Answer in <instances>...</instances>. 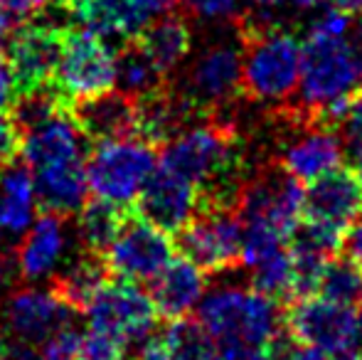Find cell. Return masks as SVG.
<instances>
[{
	"label": "cell",
	"instance_id": "34",
	"mask_svg": "<svg viewBox=\"0 0 362 360\" xmlns=\"http://www.w3.org/2000/svg\"><path fill=\"white\" fill-rule=\"evenodd\" d=\"M335 131H338L340 139H343L345 153L358 158L362 153V89H358L348 99L343 116H340L338 124H335Z\"/></svg>",
	"mask_w": 362,
	"mask_h": 360
},
{
	"label": "cell",
	"instance_id": "26",
	"mask_svg": "<svg viewBox=\"0 0 362 360\" xmlns=\"http://www.w3.org/2000/svg\"><path fill=\"white\" fill-rule=\"evenodd\" d=\"M109 277L111 274L104 262V255L81 250L79 257L69 260L62 267V272L52 277V291L64 303H69L74 311H84L91 298L99 294V289L109 281Z\"/></svg>",
	"mask_w": 362,
	"mask_h": 360
},
{
	"label": "cell",
	"instance_id": "11",
	"mask_svg": "<svg viewBox=\"0 0 362 360\" xmlns=\"http://www.w3.org/2000/svg\"><path fill=\"white\" fill-rule=\"evenodd\" d=\"M175 255L170 232L160 230L131 207L116 240L104 252L109 274L124 281H153Z\"/></svg>",
	"mask_w": 362,
	"mask_h": 360
},
{
	"label": "cell",
	"instance_id": "16",
	"mask_svg": "<svg viewBox=\"0 0 362 360\" xmlns=\"http://www.w3.org/2000/svg\"><path fill=\"white\" fill-rule=\"evenodd\" d=\"M67 111L89 144L136 136V99L121 89L76 99Z\"/></svg>",
	"mask_w": 362,
	"mask_h": 360
},
{
	"label": "cell",
	"instance_id": "1",
	"mask_svg": "<svg viewBox=\"0 0 362 360\" xmlns=\"http://www.w3.org/2000/svg\"><path fill=\"white\" fill-rule=\"evenodd\" d=\"M244 45L242 94L257 104L284 106L298 89L303 45L269 18L267 8L244 10L234 23Z\"/></svg>",
	"mask_w": 362,
	"mask_h": 360
},
{
	"label": "cell",
	"instance_id": "51",
	"mask_svg": "<svg viewBox=\"0 0 362 360\" xmlns=\"http://www.w3.org/2000/svg\"><path fill=\"white\" fill-rule=\"evenodd\" d=\"M320 3H325V0H293V5H298L300 10H310V8H315V5H320Z\"/></svg>",
	"mask_w": 362,
	"mask_h": 360
},
{
	"label": "cell",
	"instance_id": "29",
	"mask_svg": "<svg viewBox=\"0 0 362 360\" xmlns=\"http://www.w3.org/2000/svg\"><path fill=\"white\" fill-rule=\"evenodd\" d=\"M249 281H252V286L257 291L272 296L274 301H293V260H291L288 247L272 252V255L249 265Z\"/></svg>",
	"mask_w": 362,
	"mask_h": 360
},
{
	"label": "cell",
	"instance_id": "45",
	"mask_svg": "<svg viewBox=\"0 0 362 360\" xmlns=\"http://www.w3.org/2000/svg\"><path fill=\"white\" fill-rule=\"evenodd\" d=\"M279 360H330V356L325 351H320V348L303 346V343L293 346V343H291L286 351L279 356Z\"/></svg>",
	"mask_w": 362,
	"mask_h": 360
},
{
	"label": "cell",
	"instance_id": "55",
	"mask_svg": "<svg viewBox=\"0 0 362 360\" xmlns=\"http://www.w3.org/2000/svg\"><path fill=\"white\" fill-rule=\"evenodd\" d=\"M355 173H358L360 180H362V153L358 156V158H355Z\"/></svg>",
	"mask_w": 362,
	"mask_h": 360
},
{
	"label": "cell",
	"instance_id": "10",
	"mask_svg": "<svg viewBox=\"0 0 362 360\" xmlns=\"http://www.w3.org/2000/svg\"><path fill=\"white\" fill-rule=\"evenodd\" d=\"M237 207L244 222L274 227L291 240L305 212V190L281 163H269L247 178Z\"/></svg>",
	"mask_w": 362,
	"mask_h": 360
},
{
	"label": "cell",
	"instance_id": "12",
	"mask_svg": "<svg viewBox=\"0 0 362 360\" xmlns=\"http://www.w3.org/2000/svg\"><path fill=\"white\" fill-rule=\"evenodd\" d=\"M284 328L296 343L320 348L328 356L358 346V311L318 294L288 301Z\"/></svg>",
	"mask_w": 362,
	"mask_h": 360
},
{
	"label": "cell",
	"instance_id": "32",
	"mask_svg": "<svg viewBox=\"0 0 362 360\" xmlns=\"http://www.w3.org/2000/svg\"><path fill=\"white\" fill-rule=\"evenodd\" d=\"M62 109H67V101L62 99V94H59L54 84H47V87L18 94L15 104L10 106V116H13L15 124H18L20 131L25 134L28 129L47 121L49 116H54Z\"/></svg>",
	"mask_w": 362,
	"mask_h": 360
},
{
	"label": "cell",
	"instance_id": "25",
	"mask_svg": "<svg viewBox=\"0 0 362 360\" xmlns=\"http://www.w3.org/2000/svg\"><path fill=\"white\" fill-rule=\"evenodd\" d=\"M136 42L141 50L163 69L170 74L187 59L192 50V30L182 15L168 13L156 20H148L139 33Z\"/></svg>",
	"mask_w": 362,
	"mask_h": 360
},
{
	"label": "cell",
	"instance_id": "13",
	"mask_svg": "<svg viewBox=\"0 0 362 360\" xmlns=\"http://www.w3.org/2000/svg\"><path fill=\"white\" fill-rule=\"evenodd\" d=\"M62 40L64 28L49 23H25L10 35L5 57L13 67L18 94L54 82L62 57Z\"/></svg>",
	"mask_w": 362,
	"mask_h": 360
},
{
	"label": "cell",
	"instance_id": "22",
	"mask_svg": "<svg viewBox=\"0 0 362 360\" xmlns=\"http://www.w3.org/2000/svg\"><path fill=\"white\" fill-rule=\"evenodd\" d=\"M67 13L84 30L106 40L114 50L134 42L146 25L134 0H74Z\"/></svg>",
	"mask_w": 362,
	"mask_h": 360
},
{
	"label": "cell",
	"instance_id": "18",
	"mask_svg": "<svg viewBox=\"0 0 362 360\" xmlns=\"http://www.w3.org/2000/svg\"><path fill=\"white\" fill-rule=\"evenodd\" d=\"M308 217L328 220L348 230L362 215V180L355 170H328L320 178L310 180L305 187V212Z\"/></svg>",
	"mask_w": 362,
	"mask_h": 360
},
{
	"label": "cell",
	"instance_id": "49",
	"mask_svg": "<svg viewBox=\"0 0 362 360\" xmlns=\"http://www.w3.org/2000/svg\"><path fill=\"white\" fill-rule=\"evenodd\" d=\"M330 360H362V353L360 351H353V348H350V351L335 353V356L330 358Z\"/></svg>",
	"mask_w": 362,
	"mask_h": 360
},
{
	"label": "cell",
	"instance_id": "35",
	"mask_svg": "<svg viewBox=\"0 0 362 360\" xmlns=\"http://www.w3.org/2000/svg\"><path fill=\"white\" fill-rule=\"evenodd\" d=\"M81 346H84V336L74 323L62 326L57 333L47 338L40 346L45 360H79L81 358Z\"/></svg>",
	"mask_w": 362,
	"mask_h": 360
},
{
	"label": "cell",
	"instance_id": "28",
	"mask_svg": "<svg viewBox=\"0 0 362 360\" xmlns=\"http://www.w3.org/2000/svg\"><path fill=\"white\" fill-rule=\"evenodd\" d=\"M116 84L124 94L146 96L151 91H158L168 84V74L153 62L151 57L141 50V45L129 42L121 50H116Z\"/></svg>",
	"mask_w": 362,
	"mask_h": 360
},
{
	"label": "cell",
	"instance_id": "2",
	"mask_svg": "<svg viewBox=\"0 0 362 360\" xmlns=\"http://www.w3.org/2000/svg\"><path fill=\"white\" fill-rule=\"evenodd\" d=\"M197 321L217 343L274 346L284 331V313L272 296L257 289L224 284L202 296Z\"/></svg>",
	"mask_w": 362,
	"mask_h": 360
},
{
	"label": "cell",
	"instance_id": "53",
	"mask_svg": "<svg viewBox=\"0 0 362 360\" xmlns=\"http://www.w3.org/2000/svg\"><path fill=\"white\" fill-rule=\"evenodd\" d=\"M54 5H57V8H62V10H69V5L74 3V0H52Z\"/></svg>",
	"mask_w": 362,
	"mask_h": 360
},
{
	"label": "cell",
	"instance_id": "30",
	"mask_svg": "<svg viewBox=\"0 0 362 360\" xmlns=\"http://www.w3.org/2000/svg\"><path fill=\"white\" fill-rule=\"evenodd\" d=\"M315 294L335 303H343V306H362V267L353 257L328 260Z\"/></svg>",
	"mask_w": 362,
	"mask_h": 360
},
{
	"label": "cell",
	"instance_id": "31",
	"mask_svg": "<svg viewBox=\"0 0 362 360\" xmlns=\"http://www.w3.org/2000/svg\"><path fill=\"white\" fill-rule=\"evenodd\" d=\"M163 338L170 360H222L217 341L200 326V321H187V318L170 321Z\"/></svg>",
	"mask_w": 362,
	"mask_h": 360
},
{
	"label": "cell",
	"instance_id": "15",
	"mask_svg": "<svg viewBox=\"0 0 362 360\" xmlns=\"http://www.w3.org/2000/svg\"><path fill=\"white\" fill-rule=\"evenodd\" d=\"M134 210L156 227L175 235L200 210V190L190 180L158 163V168L146 180Z\"/></svg>",
	"mask_w": 362,
	"mask_h": 360
},
{
	"label": "cell",
	"instance_id": "8",
	"mask_svg": "<svg viewBox=\"0 0 362 360\" xmlns=\"http://www.w3.org/2000/svg\"><path fill=\"white\" fill-rule=\"evenodd\" d=\"M91 331L106 333L124 346H141L153 336L158 313L151 294L136 286V281H106L89 306L84 308Z\"/></svg>",
	"mask_w": 362,
	"mask_h": 360
},
{
	"label": "cell",
	"instance_id": "41",
	"mask_svg": "<svg viewBox=\"0 0 362 360\" xmlns=\"http://www.w3.org/2000/svg\"><path fill=\"white\" fill-rule=\"evenodd\" d=\"M180 0H134L136 10L141 13V18L146 20H153V18H160V15H168L175 10V5Z\"/></svg>",
	"mask_w": 362,
	"mask_h": 360
},
{
	"label": "cell",
	"instance_id": "4",
	"mask_svg": "<svg viewBox=\"0 0 362 360\" xmlns=\"http://www.w3.org/2000/svg\"><path fill=\"white\" fill-rule=\"evenodd\" d=\"M156 163V146L136 136L94 144L86 161L89 190L114 205L134 207Z\"/></svg>",
	"mask_w": 362,
	"mask_h": 360
},
{
	"label": "cell",
	"instance_id": "48",
	"mask_svg": "<svg viewBox=\"0 0 362 360\" xmlns=\"http://www.w3.org/2000/svg\"><path fill=\"white\" fill-rule=\"evenodd\" d=\"M333 8L343 10V13L350 15H362V0H328Z\"/></svg>",
	"mask_w": 362,
	"mask_h": 360
},
{
	"label": "cell",
	"instance_id": "6",
	"mask_svg": "<svg viewBox=\"0 0 362 360\" xmlns=\"http://www.w3.org/2000/svg\"><path fill=\"white\" fill-rule=\"evenodd\" d=\"M242 69L244 45L237 33V40H217L207 45L187 67L177 91L197 116L217 114L242 94Z\"/></svg>",
	"mask_w": 362,
	"mask_h": 360
},
{
	"label": "cell",
	"instance_id": "54",
	"mask_svg": "<svg viewBox=\"0 0 362 360\" xmlns=\"http://www.w3.org/2000/svg\"><path fill=\"white\" fill-rule=\"evenodd\" d=\"M5 353H8V343H5V338L0 336V360H5Z\"/></svg>",
	"mask_w": 362,
	"mask_h": 360
},
{
	"label": "cell",
	"instance_id": "39",
	"mask_svg": "<svg viewBox=\"0 0 362 360\" xmlns=\"http://www.w3.org/2000/svg\"><path fill=\"white\" fill-rule=\"evenodd\" d=\"M222 360H276L274 346H254V343H217Z\"/></svg>",
	"mask_w": 362,
	"mask_h": 360
},
{
	"label": "cell",
	"instance_id": "36",
	"mask_svg": "<svg viewBox=\"0 0 362 360\" xmlns=\"http://www.w3.org/2000/svg\"><path fill=\"white\" fill-rule=\"evenodd\" d=\"M129 346L116 341L114 336L91 331L84 336V346H81V360H129Z\"/></svg>",
	"mask_w": 362,
	"mask_h": 360
},
{
	"label": "cell",
	"instance_id": "17",
	"mask_svg": "<svg viewBox=\"0 0 362 360\" xmlns=\"http://www.w3.org/2000/svg\"><path fill=\"white\" fill-rule=\"evenodd\" d=\"M86 149H89V139L79 131L69 111L62 109L47 121L25 131L20 156L30 168L40 170L47 166L69 163V161H84Z\"/></svg>",
	"mask_w": 362,
	"mask_h": 360
},
{
	"label": "cell",
	"instance_id": "3",
	"mask_svg": "<svg viewBox=\"0 0 362 360\" xmlns=\"http://www.w3.org/2000/svg\"><path fill=\"white\" fill-rule=\"evenodd\" d=\"M362 89V67L348 45V35H313L303 45L298 106L318 119Z\"/></svg>",
	"mask_w": 362,
	"mask_h": 360
},
{
	"label": "cell",
	"instance_id": "14",
	"mask_svg": "<svg viewBox=\"0 0 362 360\" xmlns=\"http://www.w3.org/2000/svg\"><path fill=\"white\" fill-rule=\"evenodd\" d=\"M74 308L64 303L52 289H18L3 306L5 331L15 341L42 346L62 326L74 323Z\"/></svg>",
	"mask_w": 362,
	"mask_h": 360
},
{
	"label": "cell",
	"instance_id": "44",
	"mask_svg": "<svg viewBox=\"0 0 362 360\" xmlns=\"http://www.w3.org/2000/svg\"><path fill=\"white\" fill-rule=\"evenodd\" d=\"M345 250H348V257H353L362 267V215L345 232Z\"/></svg>",
	"mask_w": 362,
	"mask_h": 360
},
{
	"label": "cell",
	"instance_id": "27",
	"mask_svg": "<svg viewBox=\"0 0 362 360\" xmlns=\"http://www.w3.org/2000/svg\"><path fill=\"white\" fill-rule=\"evenodd\" d=\"M129 210L131 207L114 205V202L101 200V197L86 200V205L81 207L79 217H76V235H79L81 250L104 255L119 235Z\"/></svg>",
	"mask_w": 362,
	"mask_h": 360
},
{
	"label": "cell",
	"instance_id": "52",
	"mask_svg": "<svg viewBox=\"0 0 362 360\" xmlns=\"http://www.w3.org/2000/svg\"><path fill=\"white\" fill-rule=\"evenodd\" d=\"M358 346L362 348V308L358 311Z\"/></svg>",
	"mask_w": 362,
	"mask_h": 360
},
{
	"label": "cell",
	"instance_id": "40",
	"mask_svg": "<svg viewBox=\"0 0 362 360\" xmlns=\"http://www.w3.org/2000/svg\"><path fill=\"white\" fill-rule=\"evenodd\" d=\"M18 99V84H15V74L10 67L8 57L0 54V111H8Z\"/></svg>",
	"mask_w": 362,
	"mask_h": 360
},
{
	"label": "cell",
	"instance_id": "20",
	"mask_svg": "<svg viewBox=\"0 0 362 360\" xmlns=\"http://www.w3.org/2000/svg\"><path fill=\"white\" fill-rule=\"evenodd\" d=\"M67 217L45 212L42 217L30 225V232H25V240L18 245V272L25 281H42L52 277L54 269L62 262L67 252Z\"/></svg>",
	"mask_w": 362,
	"mask_h": 360
},
{
	"label": "cell",
	"instance_id": "33",
	"mask_svg": "<svg viewBox=\"0 0 362 360\" xmlns=\"http://www.w3.org/2000/svg\"><path fill=\"white\" fill-rule=\"evenodd\" d=\"M190 18L210 25H234L244 13L239 0H180Z\"/></svg>",
	"mask_w": 362,
	"mask_h": 360
},
{
	"label": "cell",
	"instance_id": "23",
	"mask_svg": "<svg viewBox=\"0 0 362 360\" xmlns=\"http://www.w3.org/2000/svg\"><path fill=\"white\" fill-rule=\"evenodd\" d=\"M37 187V205L42 212L72 217L79 215V210L89 200V178H86L84 161H69L40 168L35 175Z\"/></svg>",
	"mask_w": 362,
	"mask_h": 360
},
{
	"label": "cell",
	"instance_id": "50",
	"mask_svg": "<svg viewBox=\"0 0 362 360\" xmlns=\"http://www.w3.org/2000/svg\"><path fill=\"white\" fill-rule=\"evenodd\" d=\"M247 3H252V5H257V8H276V5H281V3H286V0H247Z\"/></svg>",
	"mask_w": 362,
	"mask_h": 360
},
{
	"label": "cell",
	"instance_id": "24",
	"mask_svg": "<svg viewBox=\"0 0 362 360\" xmlns=\"http://www.w3.org/2000/svg\"><path fill=\"white\" fill-rule=\"evenodd\" d=\"M37 187L28 163H13L0 168V225L5 235H25L35 222Z\"/></svg>",
	"mask_w": 362,
	"mask_h": 360
},
{
	"label": "cell",
	"instance_id": "38",
	"mask_svg": "<svg viewBox=\"0 0 362 360\" xmlns=\"http://www.w3.org/2000/svg\"><path fill=\"white\" fill-rule=\"evenodd\" d=\"M20 149H23V131L13 116L0 111V168L18 161Z\"/></svg>",
	"mask_w": 362,
	"mask_h": 360
},
{
	"label": "cell",
	"instance_id": "46",
	"mask_svg": "<svg viewBox=\"0 0 362 360\" xmlns=\"http://www.w3.org/2000/svg\"><path fill=\"white\" fill-rule=\"evenodd\" d=\"M5 360H45L42 351L33 343H8V353H5Z\"/></svg>",
	"mask_w": 362,
	"mask_h": 360
},
{
	"label": "cell",
	"instance_id": "19",
	"mask_svg": "<svg viewBox=\"0 0 362 360\" xmlns=\"http://www.w3.org/2000/svg\"><path fill=\"white\" fill-rule=\"evenodd\" d=\"M195 116V109L187 104L185 96L165 84L163 89L136 99V139L163 149L168 141L182 134Z\"/></svg>",
	"mask_w": 362,
	"mask_h": 360
},
{
	"label": "cell",
	"instance_id": "7",
	"mask_svg": "<svg viewBox=\"0 0 362 360\" xmlns=\"http://www.w3.org/2000/svg\"><path fill=\"white\" fill-rule=\"evenodd\" d=\"M54 87L67 106L84 96H96L116 84V50L89 30L64 28L62 57Z\"/></svg>",
	"mask_w": 362,
	"mask_h": 360
},
{
	"label": "cell",
	"instance_id": "21",
	"mask_svg": "<svg viewBox=\"0 0 362 360\" xmlns=\"http://www.w3.org/2000/svg\"><path fill=\"white\" fill-rule=\"evenodd\" d=\"M205 294L207 274L192 262H187L185 257L180 260L173 257L170 265L151 281V298L160 318H168V321H177L195 311Z\"/></svg>",
	"mask_w": 362,
	"mask_h": 360
},
{
	"label": "cell",
	"instance_id": "42",
	"mask_svg": "<svg viewBox=\"0 0 362 360\" xmlns=\"http://www.w3.org/2000/svg\"><path fill=\"white\" fill-rule=\"evenodd\" d=\"M131 360H170V353H168V346H165V338L151 336L148 341L141 343L139 353H136Z\"/></svg>",
	"mask_w": 362,
	"mask_h": 360
},
{
	"label": "cell",
	"instance_id": "47",
	"mask_svg": "<svg viewBox=\"0 0 362 360\" xmlns=\"http://www.w3.org/2000/svg\"><path fill=\"white\" fill-rule=\"evenodd\" d=\"M348 45L350 50H353L355 59H358V64L362 67V15H358V20H355L353 25H350L348 30Z\"/></svg>",
	"mask_w": 362,
	"mask_h": 360
},
{
	"label": "cell",
	"instance_id": "43",
	"mask_svg": "<svg viewBox=\"0 0 362 360\" xmlns=\"http://www.w3.org/2000/svg\"><path fill=\"white\" fill-rule=\"evenodd\" d=\"M18 277H20L18 262H13L5 252H0V301L10 294V289H13Z\"/></svg>",
	"mask_w": 362,
	"mask_h": 360
},
{
	"label": "cell",
	"instance_id": "9",
	"mask_svg": "<svg viewBox=\"0 0 362 360\" xmlns=\"http://www.w3.org/2000/svg\"><path fill=\"white\" fill-rule=\"evenodd\" d=\"M281 109L288 121V136L281 144V153H279L276 163H281L300 182H310L328 170L343 166L345 146L333 126L318 121L300 106L296 109L291 104H284Z\"/></svg>",
	"mask_w": 362,
	"mask_h": 360
},
{
	"label": "cell",
	"instance_id": "5",
	"mask_svg": "<svg viewBox=\"0 0 362 360\" xmlns=\"http://www.w3.org/2000/svg\"><path fill=\"white\" fill-rule=\"evenodd\" d=\"M244 220L239 207H200L175 232V252L205 274H222L242 265Z\"/></svg>",
	"mask_w": 362,
	"mask_h": 360
},
{
	"label": "cell",
	"instance_id": "37",
	"mask_svg": "<svg viewBox=\"0 0 362 360\" xmlns=\"http://www.w3.org/2000/svg\"><path fill=\"white\" fill-rule=\"evenodd\" d=\"M47 0H0V28L15 33L20 25L30 23L35 15L42 13Z\"/></svg>",
	"mask_w": 362,
	"mask_h": 360
},
{
	"label": "cell",
	"instance_id": "56",
	"mask_svg": "<svg viewBox=\"0 0 362 360\" xmlns=\"http://www.w3.org/2000/svg\"><path fill=\"white\" fill-rule=\"evenodd\" d=\"M3 242H5V230H3V225H0V247H3Z\"/></svg>",
	"mask_w": 362,
	"mask_h": 360
}]
</instances>
